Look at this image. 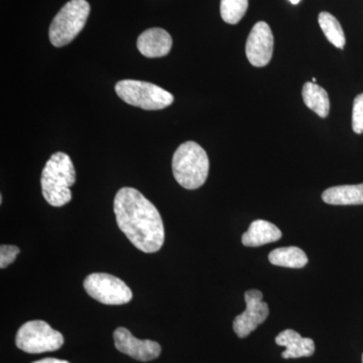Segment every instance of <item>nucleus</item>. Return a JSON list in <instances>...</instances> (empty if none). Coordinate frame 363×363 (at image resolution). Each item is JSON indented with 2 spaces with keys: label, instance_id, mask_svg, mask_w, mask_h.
<instances>
[{
  "label": "nucleus",
  "instance_id": "1",
  "mask_svg": "<svg viewBox=\"0 0 363 363\" xmlns=\"http://www.w3.org/2000/svg\"><path fill=\"white\" fill-rule=\"evenodd\" d=\"M117 225L138 250L154 253L164 242V227L157 207L136 189L121 188L114 199Z\"/></svg>",
  "mask_w": 363,
  "mask_h": 363
},
{
  "label": "nucleus",
  "instance_id": "2",
  "mask_svg": "<svg viewBox=\"0 0 363 363\" xmlns=\"http://www.w3.org/2000/svg\"><path fill=\"white\" fill-rule=\"evenodd\" d=\"M76 171L71 157L58 152L50 157L43 169L40 185L45 201L62 207L72 200L70 188L75 185Z\"/></svg>",
  "mask_w": 363,
  "mask_h": 363
},
{
  "label": "nucleus",
  "instance_id": "3",
  "mask_svg": "<svg viewBox=\"0 0 363 363\" xmlns=\"http://www.w3.org/2000/svg\"><path fill=\"white\" fill-rule=\"evenodd\" d=\"M173 174L182 187L195 190L202 187L209 174V159L201 145L194 142L182 143L173 157Z\"/></svg>",
  "mask_w": 363,
  "mask_h": 363
},
{
  "label": "nucleus",
  "instance_id": "4",
  "mask_svg": "<svg viewBox=\"0 0 363 363\" xmlns=\"http://www.w3.org/2000/svg\"><path fill=\"white\" fill-rule=\"evenodd\" d=\"M90 13L86 0H71L62 7L50 26V42L56 48L70 44L84 28Z\"/></svg>",
  "mask_w": 363,
  "mask_h": 363
},
{
  "label": "nucleus",
  "instance_id": "5",
  "mask_svg": "<svg viewBox=\"0 0 363 363\" xmlns=\"http://www.w3.org/2000/svg\"><path fill=\"white\" fill-rule=\"evenodd\" d=\"M119 98L131 106L145 111H161L174 102L173 94L152 83L138 80H121L116 85Z\"/></svg>",
  "mask_w": 363,
  "mask_h": 363
},
{
  "label": "nucleus",
  "instance_id": "6",
  "mask_svg": "<svg viewBox=\"0 0 363 363\" xmlns=\"http://www.w3.org/2000/svg\"><path fill=\"white\" fill-rule=\"evenodd\" d=\"M16 344L30 354L56 351L63 346L64 337L47 322L35 320L26 322L18 329Z\"/></svg>",
  "mask_w": 363,
  "mask_h": 363
},
{
  "label": "nucleus",
  "instance_id": "7",
  "mask_svg": "<svg viewBox=\"0 0 363 363\" xmlns=\"http://www.w3.org/2000/svg\"><path fill=\"white\" fill-rule=\"evenodd\" d=\"M86 292L104 305H124L130 302L133 292L121 279L104 272L91 274L84 281Z\"/></svg>",
  "mask_w": 363,
  "mask_h": 363
},
{
  "label": "nucleus",
  "instance_id": "8",
  "mask_svg": "<svg viewBox=\"0 0 363 363\" xmlns=\"http://www.w3.org/2000/svg\"><path fill=\"white\" fill-rule=\"evenodd\" d=\"M247 309L234 319L233 330L240 338H245L255 331L269 316V306L262 301L259 290H250L245 294Z\"/></svg>",
  "mask_w": 363,
  "mask_h": 363
},
{
  "label": "nucleus",
  "instance_id": "9",
  "mask_svg": "<svg viewBox=\"0 0 363 363\" xmlns=\"http://www.w3.org/2000/svg\"><path fill=\"white\" fill-rule=\"evenodd\" d=\"M245 52L252 66L264 67L271 62L274 52V35L264 21H259L253 26L247 38Z\"/></svg>",
  "mask_w": 363,
  "mask_h": 363
},
{
  "label": "nucleus",
  "instance_id": "10",
  "mask_svg": "<svg viewBox=\"0 0 363 363\" xmlns=\"http://www.w3.org/2000/svg\"><path fill=\"white\" fill-rule=\"evenodd\" d=\"M113 337L117 350L140 362H150L161 354V345L156 341L135 338L130 330L123 327H119L114 331Z\"/></svg>",
  "mask_w": 363,
  "mask_h": 363
},
{
  "label": "nucleus",
  "instance_id": "11",
  "mask_svg": "<svg viewBox=\"0 0 363 363\" xmlns=\"http://www.w3.org/2000/svg\"><path fill=\"white\" fill-rule=\"evenodd\" d=\"M138 51L147 58H162L171 51L173 40L167 30L160 28L145 30L138 37Z\"/></svg>",
  "mask_w": 363,
  "mask_h": 363
},
{
  "label": "nucleus",
  "instance_id": "12",
  "mask_svg": "<svg viewBox=\"0 0 363 363\" xmlns=\"http://www.w3.org/2000/svg\"><path fill=\"white\" fill-rule=\"evenodd\" d=\"M276 343L286 347L281 357L300 358L312 357L315 352V343L311 338L302 337L298 332L292 329L281 332L276 338Z\"/></svg>",
  "mask_w": 363,
  "mask_h": 363
},
{
  "label": "nucleus",
  "instance_id": "13",
  "mask_svg": "<svg viewBox=\"0 0 363 363\" xmlns=\"http://www.w3.org/2000/svg\"><path fill=\"white\" fill-rule=\"evenodd\" d=\"M281 231L271 222L255 220L243 234L242 245L247 247H259L281 240Z\"/></svg>",
  "mask_w": 363,
  "mask_h": 363
},
{
  "label": "nucleus",
  "instance_id": "14",
  "mask_svg": "<svg viewBox=\"0 0 363 363\" xmlns=\"http://www.w3.org/2000/svg\"><path fill=\"white\" fill-rule=\"evenodd\" d=\"M322 200L330 205H362L363 184L327 189L322 194Z\"/></svg>",
  "mask_w": 363,
  "mask_h": 363
},
{
  "label": "nucleus",
  "instance_id": "15",
  "mask_svg": "<svg viewBox=\"0 0 363 363\" xmlns=\"http://www.w3.org/2000/svg\"><path fill=\"white\" fill-rule=\"evenodd\" d=\"M303 100L307 107L314 111L317 116L326 118L330 111V100L328 93L315 83L307 82L303 86Z\"/></svg>",
  "mask_w": 363,
  "mask_h": 363
},
{
  "label": "nucleus",
  "instance_id": "16",
  "mask_svg": "<svg viewBox=\"0 0 363 363\" xmlns=\"http://www.w3.org/2000/svg\"><path fill=\"white\" fill-rule=\"evenodd\" d=\"M269 259L274 266L290 269H302L308 264L304 250L296 247L277 248L269 253Z\"/></svg>",
  "mask_w": 363,
  "mask_h": 363
},
{
  "label": "nucleus",
  "instance_id": "17",
  "mask_svg": "<svg viewBox=\"0 0 363 363\" xmlns=\"http://www.w3.org/2000/svg\"><path fill=\"white\" fill-rule=\"evenodd\" d=\"M318 21H319V25L321 26L326 39L336 48L343 49L346 43L345 35H344L342 26L339 23L337 18L332 16L331 13L323 11V13H320L318 16Z\"/></svg>",
  "mask_w": 363,
  "mask_h": 363
},
{
  "label": "nucleus",
  "instance_id": "18",
  "mask_svg": "<svg viewBox=\"0 0 363 363\" xmlns=\"http://www.w3.org/2000/svg\"><path fill=\"white\" fill-rule=\"evenodd\" d=\"M248 9V0H221L222 20L229 25H236L242 20Z\"/></svg>",
  "mask_w": 363,
  "mask_h": 363
},
{
  "label": "nucleus",
  "instance_id": "19",
  "mask_svg": "<svg viewBox=\"0 0 363 363\" xmlns=\"http://www.w3.org/2000/svg\"><path fill=\"white\" fill-rule=\"evenodd\" d=\"M352 128L357 135L363 133V93L357 95L353 102Z\"/></svg>",
  "mask_w": 363,
  "mask_h": 363
},
{
  "label": "nucleus",
  "instance_id": "20",
  "mask_svg": "<svg viewBox=\"0 0 363 363\" xmlns=\"http://www.w3.org/2000/svg\"><path fill=\"white\" fill-rule=\"evenodd\" d=\"M20 252V248L16 245H2L0 247V267L6 269L9 264H13Z\"/></svg>",
  "mask_w": 363,
  "mask_h": 363
},
{
  "label": "nucleus",
  "instance_id": "21",
  "mask_svg": "<svg viewBox=\"0 0 363 363\" xmlns=\"http://www.w3.org/2000/svg\"><path fill=\"white\" fill-rule=\"evenodd\" d=\"M33 363H70L67 360L57 359V358H45V359L38 360Z\"/></svg>",
  "mask_w": 363,
  "mask_h": 363
},
{
  "label": "nucleus",
  "instance_id": "22",
  "mask_svg": "<svg viewBox=\"0 0 363 363\" xmlns=\"http://www.w3.org/2000/svg\"><path fill=\"white\" fill-rule=\"evenodd\" d=\"M289 1H290L291 4H298V2L301 1V0H289Z\"/></svg>",
  "mask_w": 363,
  "mask_h": 363
},
{
  "label": "nucleus",
  "instance_id": "23",
  "mask_svg": "<svg viewBox=\"0 0 363 363\" xmlns=\"http://www.w3.org/2000/svg\"><path fill=\"white\" fill-rule=\"evenodd\" d=\"M312 83H315V84H316V78L312 79Z\"/></svg>",
  "mask_w": 363,
  "mask_h": 363
},
{
  "label": "nucleus",
  "instance_id": "24",
  "mask_svg": "<svg viewBox=\"0 0 363 363\" xmlns=\"http://www.w3.org/2000/svg\"><path fill=\"white\" fill-rule=\"evenodd\" d=\"M362 363H363V355H362Z\"/></svg>",
  "mask_w": 363,
  "mask_h": 363
}]
</instances>
